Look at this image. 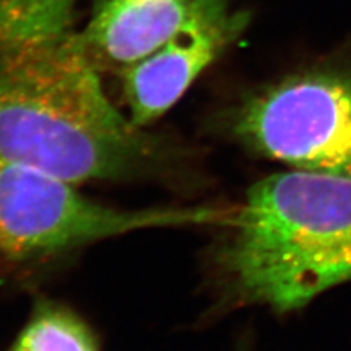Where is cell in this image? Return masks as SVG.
<instances>
[{
  "label": "cell",
  "instance_id": "obj_1",
  "mask_svg": "<svg viewBox=\"0 0 351 351\" xmlns=\"http://www.w3.org/2000/svg\"><path fill=\"white\" fill-rule=\"evenodd\" d=\"M81 31L0 50V156L75 184L164 176L176 151L112 103Z\"/></svg>",
  "mask_w": 351,
  "mask_h": 351
},
{
  "label": "cell",
  "instance_id": "obj_2",
  "mask_svg": "<svg viewBox=\"0 0 351 351\" xmlns=\"http://www.w3.org/2000/svg\"><path fill=\"white\" fill-rule=\"evenodd\" d=\"M210 272L219 304L294 312L351 281V178L290 170L218 215Z\"/></svg>",
  "mask_w": 351,
  "mask_h": 351
},
{
  "label": "cell",
  "instance_id": "obj_3",
  "mask_svg": "<svg viewBox=\"0 0 351 351\" xmlns=\"http://www.w3.org/2000/svg\"><path fill=\"white\" fill-rule=\"evenodd\" d=\"M223 128L259 157L351 178V69L321 64L262 85L227 110Z\"/></svg>",
  "mask_w": 351,
  "mask_h": 351
},
{
  "label": "cell",
  "instance_id": "obj_4",
  "mask_svg": "<svg viewBox=\"0 0 351 351\" xmlns=\"http://www.w3.org/2000/svg\"><path fill=\"white\" fill-rule=\"evenodd\" d=\"M206 210H120L78 184L0 156V261L58 258L145 228L205 223Z\"/></svg>",
  "mask_w": 351,
  "mask_h": 351
},
{
  "label": "cell",
  "instance_id": "obj_5",
  "mask_svg": "<svg viewBox=\"0 0 351 351\" xmlns=\"http://www.w3.org/2000/svg\"><path fill=\"white\" fill-rule=\"evenodd\" d=\"M247 24L246 12L230 9L196 19L120 72L132 122L148 128L166 114L197 76L243 34Z\"/></svg>",
  "mask_w": 351,
  "mask_h": 351
},
{
  "label": "cell",
  "instance_id": "obj_6",
  "mask_svg": "<svg viewBox=\"0 0 351 351\" xmlns=\"http://www.w3.org/2000/svg\"><path fill=\"white\" fill-rule=\"evenodd\" d=\"M230 0H90L81 29L95 63L119 73L161 47L196 19L228 8Z\"/></svg>",
  "mask_w": 351,
  "mask_h": 351
},
{
  "label": "cell",
  "instance_id": "obj_7",
  "mask_svg": "<svg viewBox=\"0 0 351 351\" xmlns=\"http://www.w3.org/2000/svg\"><path fill=\"white\" fill-rule=\"evenodd\" d=\"M9 351H100V344L69 306L41 299Z\"/></svg>",
  "mask_w": 351,
  "mask_h": 351
},
{
  "label": "cell",
  "instance_id": "obj_8",
  "mask_svg": "<svg viewBox=\"0 0 351 351\" xmlns=\"http://www.w3.org/2000/svg\"><path fill=\"white\" fill-rule=\"evenodd\" d=\"M78 0H0V50L76 29Z\"/></svg>",
  "mask_w": 351,
  "mask_h": 351
}]
</instances>
